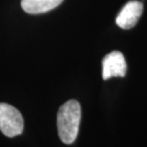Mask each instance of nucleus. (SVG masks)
Returning a JSON list of instances; mask_svg holds the SVG:
<instances>
[{
  "instance_id": "obj_1",
  "label": "nucleus",
  "mask_w": 147,
  "mask_h": 147,
  "mask_svg": "<svg viewBox=\"0 0 147 147\" xmlns=\"http://www.w3.org/2000/svg\"><path fill=\"white\" fill-rule=\"evenodd\" d=\"M81 119V108L76 100H69L57 112V131L61 142L72 144L76 140Z\"/></svg>"
},
{
  "instance_id": "obj_2",
  "label": "nucleus",
  "mask_w": 147,
  "mask_h": 147,
  "mask_svg": "<svg viewBox=\"0 0 147 147\" xmlns=\"http://www.w3.org/2000/svg\"><path fill=\"white\" fill-rule=\"evenodd\" d=\"M24 120L17 108L8 104H0V130L6 137L14 138L22 134Z\"/></svg>"
},
{
  "instance_id": "obj_3",
  "label": "nucleus",
  "mask_w": 147,
  "mask_h": 147,
  "mask_svg": "<svg viewBox=\"0 0 147 147\" xmlns=\"http://www.w3.org/2000/svg\"><path fill=\"white\" fill-rule=\"evenodd\" d=\"M127 65L124 55L120 51H112L102 60V78L108 80L112 77H124Z\"/></svg>"
},
{
  "instance_id": "obj_4",
  "label": "nucleus",
  "mask_w": 147,
  "mask_h": 147,
  "mask_svg": "<svg viewBox=\"0 0 147 147\" xmlns=\"http://www.w3.org/2000/svg\"><path fill=\"white\" fill-rule=\"evenodd\" d=\"M143 11V4L139 1H129L123 6L121 11L118 12L116 23L123 30L132 29L136 26Z\"/></svg>"
},
{
  "instance_id": "obj_5",
  "label": "nucleus",
  "mask_w": 147,
  "mask_h": 147,
  "mask_svg": "<svg viewBox=\"0 0 147 147\" xmlns=\"http://www.w3.org/2000/svg\"><path fill=\"white\" fill-rule=\"evenodd\" d=\"M62 1L63 0H21V7L27 13L37 14L54 10Z\"/></svg>"
}]
</instances>
